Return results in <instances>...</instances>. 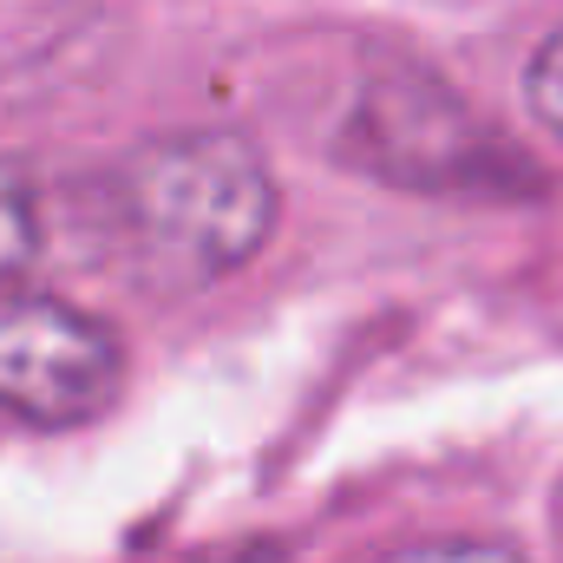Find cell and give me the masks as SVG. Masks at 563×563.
<instances>
[{"label":"cell","mask_w":563,"mask_h":563,"mask_svg":"<svg viewBox=\"0 0 563 563\" xmlns=\"http://www.w3.org/2000/svg\"><path fill=\"white\" fill-rule=\"evenodd\" d=\"M387 563H525L518 551H505V544H413V551H400V558Z\"/></svg>","instance_id":"obj_6"},{"label":"cell","mask_w":563,"mask_h":563,"mask_svg":"<svg viewBox=\"0 0 563 563\" xmlns=\"http://www.w3.org/2000/svg\"><path fill=\"white\" fill-rule=\"evenodd\" d=\"M125 387V347L119 334L46 295V288H20L0 282V413L20 426H66L99 420Z\"/></svg>","instance_id":"obj_3"},{"label":"cell","mask_w":563,"mask_h":563,"mask_svg":"<svg viewBox=\"0 0 563 563\" xmlns=\"http://www.w3.org/2000/svg\"><path fill=\"white\" fill-rule=\"evenodd\" d=\"M525 92H531V112L563 139V26L531 53V73H525Z\"/></svg>","instance_id":"obj_5"},{"label":"cell","mask_w":563,"mask_h":563,"mask_svg":"<svg viewBox=\"0 0 563 563\" xmlns=\"http://www.w3.org/2000/svg\"><path fill=\"white\" fill-rule=\"evenodd\" d=\"M341 157L394 190L426 197H531L538 164L478 106H465L432 73H374L341 125Z\"/></svg>","instance_id":"obj_2"},{"label":"cell","mask_w":563,"mask_h":563,"mask_svg":"<svg viewBox=\"0 0 563 563\" xmlns=\"http://www.w3.org/2000/svg\"><path fill=\"white\" fill-rule=\"evenodd\" d=\"M86 223L99 256L144 288H203L269 243L276 177L243 132H177L112 164L92 184Z\"/></svg>","instance_id":"obj_1"},{"label":"cell","mask_w":563,"mask_h":563,"mask_svg":"<svg viewBox=\"0 0 563 563\" xmlns=\"http://www.w3.org/2000/svg\"><path fill=\"white\" fill-rule=\"evenodd\" d=\"M46 250V210H40V190L0 164V282H20Z\"/></svg>","instance_id":"obj_4"}]
</instances>
